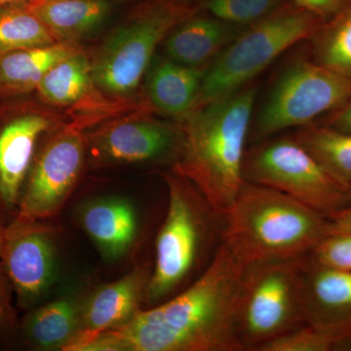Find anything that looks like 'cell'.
Returning a JSON list of instances; mask_svg holds the SVG:
<instances>
[{"label": "cell", "instance_id": "cell-1", "mask_svg": "<svg viewBox=\"0 0 351 351\" xmlns=\"http://www.w3.org/2000/svg\"><path fill=\"white\" fill-rule=\"evenodd\" d=\"M247 267L221 241L206 269L189 286L141 308L125 324L87 339L80 350L241 351L237 317Z\"/></svg>", "mask_w": 351, "mask_h": 351}, {"label": "cell", "instance_id": "cell-2", "mask_svg": "<svg viewBox=\"0 0 351 351\" xmlns=\"http://www.w3.org/2000/svg\"><path fill=\"white\" fill-rule=\"evenodd\" d=\"M256 89L237 90L198 107L184 125L174 171L225 217L244 182V145Z\"/></svg>", "mask_w": 351, "mask_h": 351}, {"label": "cell", "instance_id": "cell-3", "mask_svg": "<svg viewBox=\"0 0 351 351\" xmlns=\"http://www.w3.org/2000/svg\"><path fill=\"white\" fill-rule=\"evenodd\" d=\"M329 234L324 215L276 189L244 181L225 216L223 241L250 265L298 260Z\"/></svg>", "mask_w": 351, "mask_h": 351}, {"label": "cell", "instance_id": "cell-4", "mask_svg": "<svg viewBox=\"0 0 351 351\" xmlns=\"http://www.w3.org/2000/svg\"><path fill=\"white\" fill-rule=\"evenodd\" d=\"M167 213L156 243V260L145 291L152 306L169 299L204 271L223 241L225 217L188 181L173 171L163 174Z\"/></svg>", "mask_w": 351, "mask_h": 351}, {"label": "cell", "instance_id": "cell-5", "mask_svg": "<svg viewBox=\"0 0 351 351\" xmlns=\"http://www.w3.org/2000/svg\"><path fill=\"white\" fill-rule=\"evenodd\" d=\"M326 22L286 1L235 36L205 69L196 107L233 93L295 43L311 39Z\"/></svg>", "mask_w": 351, "mask_h": 351}, {"label": "cell", "instance_id": "cell-6", "mask_svg": "<svg viewBox=\"0 0 351 351\" xmlns=\"http://www.w3.org/2000/svg\"><path fill=\"white\" fill-rule=\"evenodd\" d=\"M301 261H265L247 267L237 317L241 350L258 351L306 324Z\"/></svg>", "mask_w": 351, "mask_h": 351}, {"label": "cell", "instance_id": "cell-7", "mask_svg": "<svg viewBox=\"0 0 351 351\" xmlns=\"http://www.w3.org/2000/svg\"><path fill=\"white\" fill-rule=\"evenodd\" d=\"M186 0H147L115 29L92 62L94 82L124 96L137 89L158 44L193 15Z\"/></svg>", "mask_w": 351, "mask_h": 351}, {"label": "cell", "instance_id": "cell-8", "mask_svg": "<svg viewBox=\"0 0 351 351\" xmlns=\"http://www.w3.org/2000/svg\"><path fill=\"white\" fill-rule=\"evenodd\" d=\"M243 177L326 217L351 206L350 189L330 177L295 138H280L252 152L244 158Z\"/></svg>", "mask_w": 351, "mask_h": 351}, {"label": "cell", "instance_id": "cell-9", "mask_svg": "<svg viewBox=\"0 0 351 351\" xmlns=\"http://www.w3.org/2000/svg\"><path fill=\"white\" fill-rule=\"evenodd\" d=\"M351 100V80L314 62L301 59L279 76L260 110L258 137L311 125Z\"/></svg>", "mask_w": 351, "mask_h": 351}, {"label": "cell", "instance_id": "cell-10", "mask_svg": "<svg viewBox=\"0 0 351 351\" xmlns=\"http://www.w3.org/2000/svg\"><path fill=\"white\" fill-rule=\"evenodd\" d=\"M86 149L78 129L52 136L32 162L16 218L46 221L58 216L77 186Z\"/></svg>", "mask_w": 351, "mask_h": 351}, {"label": "cell", "instance_id": "cell-11", "mask_svg": "<svg viewBox=\"0 0 351 351\" xmlns=\"http://www.w3.org/2000/svg\"><path fill=\"white\" fill-rule=\"evenodd\" d=\"M57 246V230L45 221L15 218L6 226L0 263L21 308L38 306L54 285Z\"/></svg>", "mask_w": 351, "mask_h": 351}, {"label": "cell", "instance_id": "cell-12", "mask_svg": "<svg viewBox=\"0 0 351 351\" xmlns=\"http://www.w3.org/2000/svg\"><path fill=\"white\" fill-rule=\"evenodd\" d=\"M95 162L134 164L156 161L182 149V134L151 120L117 122L98 132L92 138Z\"/></svg>", "mask_w": 351, "mask_h": 351}, {"label": "cell", "instance_id": "cell-13", "mask_svg": "<svg viewBox=\"0 0 351 351\" xmlns=\"http://www.w3.org/2000/svg\"><path fill=\"white\" fill-rule=\"evenodd\" d=\"M152 267L140 265L121 278L88 290L82 308V332L66 351H77L87 339L125 324L145 302Z\"/></svg>", "mask_w": 351, "mask_h": 351}, {"label": "cell", "instance_id": "cell-14", "mask_svg": "<svg viewBox=\"0 0 351 351\" xmlns=\"http://www.w3.org/2000/svg\"><path fill=\"white\" fill-rule=\"evenodd\" d=\"M301 269L306 324L330 332L337 343L351 336V271L322 267L308 255Z\"/></svg>", "mask_w": 351, "mask_h": 351}, {"label": "cell", "instance_id": "cell-15", "mask_svg": "<svg viewBox=\"0 0 351 351\" xmlns=\"http://www.w3.org/2000/svg\"><path fill=\"white\" fill-rule=\"evenodd\" d=\"M47 117L20 115L0 130V206L17 214L39 138L49 129Z\"/></svg>", "mask_w": 351, "mask_h": 351}, {"label": "cell", "instance_id": "cell-16", "mask_svg": "<svg viewBox=\"0 0 351 351\" xmlns=\"http://www.w3.org/2000/svg\"><path fill=\"white\" fill-rule=\"evenodd\" d=\"M88 290L71 291L29 309L20 322V338L32 350H68L82 332Z\"/></svg>", "mask_w": 351, "mask_h": 351}, {"label": "cell", "instance_id": "cell-17", "mask_svg": "<svg viewBox=\"0 0 351 351\" xmlns=\"http://www.w3.org/2000/svg\"><path fill=\"white\" fill-rule=\"evenodd\" d=\"M80 223L108 260L124 257L135 245L140 232L135 205L120 196L97 198L83 205Z\"/></svg>", "mask_w": 351, "mask_h": 351}, {"label": "cell", "instance_id": "cell-18", "mask_svg": "<svg viewBox=\"0 0 351 351\" xmlns=\"http://www.w3.org/2000/svg\"><path fill=\"white\" fill-rule=\"evenodd\" d=\"M235 25L213 17H189L170 32L165 43L168 59L199 68L235 38Z\"/></svg>", "mask_w": 351, "mask_h": 351}, {"label": "cell", "instance_id": "cell-19", "mask_svg": "<svg viewBox=\"0 0 351 351\" xmlns=\"http://www.w3.org/2000/svg\"><path fill=\"white\" fill-rule=\"evenodd\" d=\"M80 51L71 41L0 54V94L25 93L38 88L55 64Z\"/></svg>", "mask_w": 351, "mask_h": 351}, {"label": "cell", "instance_id": "cell-20", "mask_svg": "<svg viewBox=\"0 0 351 351\" xmlns=\"http://www.w3.org/2000/svg\"><path fill=\"white\" fill-rule=\"evenodd\" d=\"M32 12L57 39L84 38L104 24L110 11L108 0H27Z\"/></svg>", "mask_w": 351, "mask_h": 351}, {"label": "cell", "instance_id": "cell-21", "mask_svg": "<svg viewBox=\"0 0 351 351\" xmlns=\"http://www.w3.org/2000/svg\"><path fill=\"white\" fill-rule=\"evenodd\" d=\"M204 71L169 59L157 64L149 82L152 104L167 114L186 115L197 101Z\"/></svg>", "mask_w": 351, "mask_h": 351}, {"label": "cell", "instance_id": "cell-22", "mask_svg": "<svg viewBox=\"0 0 351 351\" xmlns=\"http://www.w3.org/2000/svg\"><path fill=\"white\" fill-rule=\"evenodd\" d=\"M335 181L351 191V134L307 125L295 138Z\"/></svg>", "mask_w": 351, "mask_h": 351}, {"label": "cell", "instance_id": "cell-23", "mask_svg": "<svg viewBox=\"0 0 351 351\" xmlns=\"http://www.w3.org/2000/svg\"><path fill=\"white\" fill-rule=\"evenodd\" d=\"M311 59L351 80V0L311 38Z\"/></svg>", "mask_w": 351, "mask_h": 351}, {"label": "cell", "instance_id": "cell-24", "mask_svg": "<svg viewBox=\"0 0 351 351\" xmlns=\"http://www.w3.org/2000/svg\"><path fill=\"white\" fill-rule=\"evenodd\" d=\"M58 39L32 12L27 0L0 7V54L56 43Z\"/></svg>", "mask_w": 351, "mask_h": 351}, {"label": "cell", "instance_id": "cell-25", "mask_svg": "<svg viewBox=\"0 0 351 351\" xmlns=\"http://www.w3.org/2000/svg\"><path fill=\"white\" fill-rule=\"evenodd\" d=\"M93 80L92 63L80 51L62 60L44 75L39 93L54 105L69 106L80 100Z\"/></svg>", "mask_w": 351, "mask_h": 351}, {"label": "cell", "instance_id": "cell-26", "mask_svg": "<svg viewBox=\"0 0 351 351\" xmlns=\"http://www.w3.org/2000/svg\"><path fill=\"white\" fill-rule=\"evenodd\" d=\"M288 0H205L213 17L228 24L251 25L283 5Z\"/></svg>", "mask_w": 351, "mask_h": 351}, {"label": "cell", "instance_id": "cell-27", "mask_svg": "<svg viewBox=\"0 0 351 351\" xmlns=\"http://www.w3.org/2000/svg\"><path fill=\"white\" fill-rule=\"evenodd\" d=\"M337 341L330 332L306 324L272 339L258 351H330Z\"/></svg>", "mask_w": 351, "mask_h": 351}, {"label": "cell", "instance_id": "cell-28", "mask_svg": "<svg viewBox=\"0 0 351 351\" xmlns=\"http://www.w3.org/2000/svg\"><path fill=\"white\" fill-rule=\"evenodd\" d=\"M308 257L328 269L351 271V233H330L314 247Z\"/></svg>", "mask_w": 351, "mask_h": 351}, {"label": "cell", "instance_id": "cell-29", "mask_svg": "<svg viewBox=\"0 0 351 351\" xmlns=\"http://www.w3.org/2000/svg\"><path fill=\"white\" fill-rule=\"evenodd\" d=\"M13 289L0 263V345L20 336V321L13 304Z\"/></svg>", "mask_w": 351, "mask_h": 351}, {"label": "cell", "instance_id": "cell-30", "mask_svg": "<svg viewBox=\"0 0 351 351\" xmlns=\"http://www.w3.org/2000/svg\"><path fill=\"white\" fill-rule=\"evenodd\" d=\"M295 5L317 14L325 21L331 19L345 4L346 0H289Z\"/></svg>", "mask_w": 351, "mask_h": 351}, {"label": "cell", "instance_id": "cell-31", "mask_svg": "<svg viewBox=\"0 0 351 351\" xmlns=\"http://www.w3.org/2000/svg\"><path fill=\"white\" fill-rule=\"evenodd\" d=\"M326 125L337 130L351 134V100L338 110L330 113Z\"/></svg>", "mask_w": 351, "mask_h": 351}, {"label": "cell", "instance_id": "cell-32", "mask_svg": "<svg viewBox=\"0 0 351 351\" xmlns=\"http://www.w3.org/2000/svg\"><path fill=\"white\" fill-rule=\"evenodd\" d=\"M329 219L330 233H351V206L327 217Z\"/></svg>", "mask_w": 351, "mask_h": 351}, {"label": "cell", "instance_id": "cell-33", "mask_svg": "<svg viewBox=\"0 0 351 351\" xmlns=\"http://www.w3.org/2000/svg\"><path fill=\"white\" fill-rule=\"evenodd\" d=\"M334 350L351 351V336L339 341V343L335 346Z\"/></svg>", "mask_w": 351, "mask_h": 351}, {"label": "cell", "instance_id": "cell-34", "mask_svg": "<svg viewBox=\"0 0 351 351\" xmlns=\"http://www.w3.org/2000/svg\"><path fill=\"white\" fill-rule=\"evenodd\" d=\"M5 228L3 221H2L1 213H0V257H1L2 246H3L4 233H5Z\"/></svg>", "mask_w": 351, "mask_h": 351}, {"label": "cell", "instance_id": "cell-35", "mask_svg": "<svg viewBox=\"0 0 351 351\" xmlns=\"http://www.w3.org/2000/svg\"><path fill=\"white\" fill-rule=\"evenodd\" d=\"M18 1H22V0H0V7L8 5V4Z\"/></svg>", "mask_w": 351, "mask_h": 351}]
</instances>
